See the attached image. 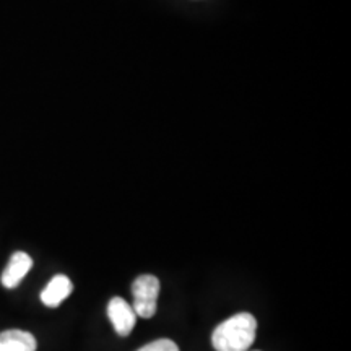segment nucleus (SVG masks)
<instances>
[{
  "label": "nucleus",
  "mask_w": 351,
  "mask_h": 351,
  "mask_svg": "<svg viewBox=\"0 0 351 351\" xmlns=\"http://www.w3.org/2000/svg\"><path fill=\"white\" fill-rule=\"evenodd\" d=\"M33 258L26 252H15L8 261L7 269L2 274V285L5 288H16L25 278L26 274L32 270Z\"/></svg>",
  "instance_id": "4"
},
{
  "label": "nucleus",
  "mask_w": 351,
  "mask_h": 351,
  "mask_svg": "<svg viewBox=\"0 0 351 351\" xmlns=\"http://www.w3.org/2000/svg\"><path fill=\"white\" fill-rule=\"evenodd\" d=\"M108 317L111 320L114 330L117 335L127 337L134 330L135 322H137V314H135L134 307L122 298L116 296L109 301L108 304Z\"/></svg>",
  "instance_id": "3"
},
{
  "label": "nucleus",
  "mask_w": 351,
  "mask_h": 351,
  "mask_svg": "<svg viewBox=\"0 0 351 351\" xmlns=\"http://www.w3.org/2000/svg\"><path fill=\"white\" fill-rule=\"evenodd\" d=\"M160 280L155 275H140L132 285L134 296V311L138 317L152 319L158 309V295H160Z\"/></svg>",
  "instance_id": "2"
},
{
  "label": "nucleus",
  "mask_w": 351,
  "mask_h": 351,
  "mask_svg": "<svg viewBox=\"0 0 351 351\" xmlns=\"http://www.w3.org/2000/svg\"><path fill=\"white\" fill-rule=\"evenodd\" d=\"M38 343L33 333L12 328L0 333V351H36Z\"/></svg>",
  "instance_id": "6"
},
{
  "label": "nucleus",
  "mask_w": 351,
  "mask_h": 351,
  "mask_svg": "<svg viewBox=\"0 0 351 351\" xmlns=\"http://www.w3.org/2000/svg\"><path fill=\"white\" fill-rule=\"evenodd\" d=\"M257 319L249 313H238L226 319L212 333L217 351H247L256 341Z\"/></svg>",
  "instance_id": "1"
},
{
  "label": "nucleus",
  "mask_w": 351,
  "mask_h": 351,
  "mask_svg": "<svg viewBox=\"0 0 351 351\" xmlns=\"http://www.w3.org/2000/svg\"><path fill=\"white\" fill-rule=\"evenodd\" d=\"M73 285L69 276L56 275L54 278L47 283V287L43 289L41 301L47 307H59L67 298L72 295Z\"/></svg>",
  "instance_id": "5"
},
{
  "label": "nucleus",
  "mask_w": 351,
  "mask_h": 351,
  "mask_svg": "<svg viewBox=\"0 0 351 351\" xmlns=\"http://www.w3.org/2000/svg\"><path fill=\"white\" fill-rule=\"evenodd\" d=\"M137 351H179V346L169 339H158Z\"/></svg>",
  "instance_id": "7"
},
{
  "label": "nucleus",
  "mask_w": 351,
  "mask_h": 351,
  "mask_svg": "<svg viewBox=\"0 0 351 351\" xmlns=\"http://www.w3.org/2000/svg\"><path fill=\"white\" fill-rule=\"evenodd\" d=\"M256 351H258V350H256Z\"/></svg>",
  "instance_id": "8"
}]
</instances>
